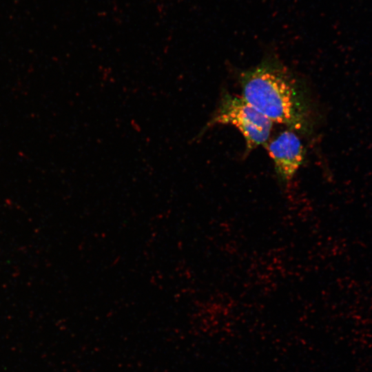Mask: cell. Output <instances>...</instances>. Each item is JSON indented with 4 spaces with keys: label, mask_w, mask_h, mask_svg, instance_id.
I'll return each instance as SVG.
<instances>
[{
    "label": "cell",
    "mask_w": 372,
    "mask_h": 372,
    "mask_svg": "<svg viewBox=\"0 0 372 372\" xmlns=\"http://www.w3.org/2000/svg\"><path fill=\"white\" fill-rule=\"evenodd\" d=\"M241 96L273 123L302 131L307 126L308 107L301 87L276 58H265L241 74Z\"/></svg>",
    "instance_id": "cell-1"
},
{
    "label": "cell",
    "mask_w": 372,
    "mask_h": 372,
    "mask_svg": "<svg viewBox=\"0 0 372 372\" xmlns=\"http://www.w3.org/2000/svg\"><path fill=\"white\" fill-rule=\"evenodd\" d=\"M229 124L243 135L248 153L269 141L273 122L247 102L241 96L229 93L222 97L208 125Z\"/></svg>",
    "instance_id": "cell-2"
},
{
    "label": "cell",
    "mask_w": 372,
    "mask_h": 372,
    "mask_svg": "<svg viewBox=\"0 0 372 372\" xmlns=\"http://www.w3.org/2000/svg\"><path fill=\"white\" fill-rule=\"evenodd\" d=\"M265 146L278 179L282 183H288L304 159L305 151L300 138L290 129L280 133Z\"/></svg>",
    "instance_id": "cell-3"
}]
</instances>
